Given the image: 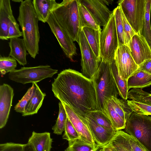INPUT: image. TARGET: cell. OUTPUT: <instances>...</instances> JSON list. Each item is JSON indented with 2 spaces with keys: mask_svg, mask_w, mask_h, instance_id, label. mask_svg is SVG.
Instances as JSON below:
<instances>
[{
  "mask_svg": "<svg viewBox=\"0 0 151 151\" xmlns=\"http://www.w3.org/2000/svg\"><path fill=\"white\" fill-rule=\"evenodd\" d=\"M36 83H32V86L29 88L22 99L15 106L14 110L17 112L22 114L25 106L32 98L35 91Z\"/></svg>",
  "mask_w": 151,
  "mask_h": 151,
  "instance_id": "cell-36",
  "label": "cell"
},
{
  "mask_svg": "<svg viewBox=\"0 0 151 151\" xmlns=\"http://www.w3.org/2000/svg\"><path fill=\"white\" fill-rule=\"evenodd\" d=\"M128 47L134 60L138 66L145 60L151 59V49L141 34L134 35L129 42Z\"/></svg>",
  "mask_w": 151,
  "mask_h": 151,
  "instance_id": "cell-13",
  "label": "cell"
},
{
  "mask_svg": "<svg viewBox=\"0 0 151 151\" xmlns=\"http://www.w3.org/2000/svg\"><path fill=\"white\" fill-rule=\"evenodd\" d=\"M125 129L147 151H151V116L133 112L126 120Z\"/></svg>",
  "mask_w": 151,
  "mask_h": 151,
  "instance_id": "cell-5",
  "label": "cell"
},
{
  "mask_svg": "<svg viewBox=\"0 0 151 151\" xmlns=\"http://www.w3.org/2000/svg\"><path fill=\"white\" fill-rule=\"evenodd\" d=\"M52 142L50 133L33 131L27 144L32 147L34 151H50Z\"/></svg>",
  "mask_w": 151,
  "mask_h": 151,
  "instance_id": "cell-18",
  "label": "cell"
},
{
  "mask_svg": "<svg viewBox=\"0 0 151 151\" xmlns=\"http://www.w3.org/2000/svg\"><path fill=\"white\" fill-rule=\"evenodd\" d=\"M121 11L122 17L125 44V45L128 46L129 42L131 39L136 33L127 20L122 10Z\"/></svg>",
  "mask_w": 151,
  "mask_h": 151,
  "instance_id": "cell-39",
  "label": "cell"
},
{
  "mask_svg": "<svg viewBox=\"0 0 151 151\" xmlns=\"http://www.w3.org/2000/svg\"><path fill=\"white\" fill-rule=\"evenodd\" d=\"M13 16L10 0H0V39L7 40L9 23Z\"/></svg>",
  "mask_w": 151,
  "mask_h": 151,
  "instance_id": "cell-17",
  "label": "cell"
},
{
  "mask_svg": "<svg viewBox=\"0 0 151 151\" xmlns=\"http://www.w3.org/2000/svg\"><path fill=\"white\" fill-rule=\"evenodd\" d=\"M45 96V93L41 91L36 83L35 93L25 106L24 111L22 114V116H24L37 114L42 105Z\"/></svg>",
  "mask_w": 151,
  "mask_h": 151,
  "instance_id": "cell-22",
  "label": "cell"
},
{
  "mask_svg": "<svg viewBox=\"0 0 151 151\" xmlns=\"http://www.w3.org/2000/svg\"><path fill=\"white\" fill-rule=\"evenodd\" d=\"M101 148L102 151H116L115 148L109 142Z\"/></svg>",
  "mask_w": 151,
  "mask_h": 151,
  "instance_id": "cell-44",
  "label": "cell"
},
{
  "mask_svg": "<svg viewBox=\"0 0 151 151\" xmlns=\"http://www.w3.org/2000/svg\"><path fill=\"white\" fill-rule=\"evenodd\" d=\"M87 114L90 115L101 126L112 132L114 133L116 131L109 118L102 111L95 110L91 111Z\"/></svg>",
  "mask_w": 151,
  "mask_h": 151,
  "instance_id": "cell-34",
  "label": "cell"
},
{
  "mask_svg": "<svg viewBox=\"0 0 151 151\" xmlns=\"http://www.w3.org/2000/svg\"><path fill=\"white\" fill-rule=\"evenodd\" d=\"M54 96L80 116L96 110V92L93 80L71 69L58 74L52 84Z\"/></svg>",
  "mask_w": 151,
  "mask_h": 151,
  "instance_id": "cell-1",
  "label": "cell"
},
{
  "mask_svg": "<svg viewBox=\"0 0 151 151\" xmlns=\"http://www.w3.org/2000/svg\"><path fill=\"white\" fill-rule=\"evenodd\" d=\"M118 5L136 34L141 33L145 20L146 0H122Z\"/></svg>",
  "mask_w": 151,
  "mask_h": 151,
  "instance_id": "cell-8",
  "label": "cell"
},
{
  "mask_svg": "<svg viewBox=\"0 0 151 151\" xmlns=\"http://www.w3.org/2000/svg\"><path fill=\"white\" fill-rule=\"evenodd\" d=\"M82 30L94 53L101 62V60L100 56V41L101 29L96 30L85 27Z\"/></svg>",
  "mask_w": 151,
  "mask_h": 151,
  "instance_id": "cell-23",
  "label": "cell"
},
{
  "mask_svg": "<svg viewBox=\"0 0 151 151\" xmlns=\"http://www.w3.org/2000/svg\"><path fill=\"white\" fill-rule=\"evenodd\" d=\"M151 0H146L145 20L141 34L145 37L151 49Z\"/></svg>",
  "mask_w": 151,
  "mask_h": 151,
  "instance_id": "cell-29",
  "label": "cell"
},
{
  "mask_svg": "<svg viewBox=\"0 0 151 151\" xmlns=\"http://www.w3.org/2000/svg\"><path fill=\"white\" fill-rule=\"evenodd\" d=\"M34 10L39 21L47 22L58 3L55 0H33Z\"/></svg>",
  "mask_w": 151,
  "mask_h": 151,
  "instance_id": "cell-20",
  "label": "cell"
},
{
  "mask_svg": "<svg viewBox=\"0 0 151 151\" xmlns=\"http://www.w3.org/2000/svg\"><path fill=\"white\" fill-rule=\"evenodd\" d=\"M110 99L115 111L126 122L129 116L133 112L128 104L127 100L118 99L117 97L114 96Z\"/></svg>",
  "mask_w": 151,
  "mask_h": 151,
  "instance_id": "cell-28",
  "label": "cell"
},
{
  "mask_svg": "<svg viewBox=\"0 0 151 151\" xmlns=\"http://www.w3.org/2000/svg\"><path fill=\"white\" fill-rule=\"evenodd\" d=\"M139 66V70L151 74V59L145 60Z\"/></svg>",
  "mask_w": 151,
  "mask_h": 151,
  "instance_id": "cell-43",
  "label": "cell"
},
{
  "mask_svg": "<svg viewBox=\"0 0 151 151\" xmlns=\"http://www.w3.org/2000/svg\"><path fill=\"white\" fill-rule=\"evenodd\" d=\"M130 135L119 130L115 132L109 142L116 151H133L129 142Z\"/></svg>",
  "mask_w": 151,
  "mask_h": 151,
  "instance_id": "cell-24",
  "label": "cell"
},
{
  "mask_svg": "<svg viewBox=\"0 0 151 151\" xmlns=\"http://www.w3.org/2000/svg\"><path fill=\"white\" fill-rule=\"evenodd\" d=\"M57 70L50 65H41L32 67H23L15 69L9 74L10 80L23 84L39 82L48 78H51L57 73Z\"/></svg>",
  "mask_w": 151,
  "mask_h": 151,
  "instance_id": "cell-6",
  "label": "cell"
},
{
  "mask_svg": "<svg viewBox=\"0 0 151 151\" xmlns=\"http://www.w3.org/2000/svg\"><path fill=\"white\" fill-rule=\"evenodd\" d=\"M79 0H64L58 3L53 11L56 19L73 41L79 42Z\"/></svg>",
  "mask_w": 151,
  "mask_h": 151,
  "instance_id": "cell-4",
  "label": "cell"
},
{
  "mask_svg": "<svg viewBox=\"0 0 151 151\" xmlns=\"http://www.w3.org/2000/svg\"><path fill=\"white\" fill-rule=\"evenodd\" d=\"M58 105L59 111L58 117L52 129L54 133L57 135H61L65 130L67 116L62 103L60 102Z\"/></svg>",
  "mask_w": 151,
  "mask_h": 151,
  "instance_id": "cell-30",
  "label": "cell"
},
{
  "mask_svg": "<svg viewBox=\"0 0 151 151\" xmlns=\"http://www.w3.org/2000/svg\"><path fill=\"white\" fill-rule=\"evenodd\" d=\"M79 26L80 29L85 27L91 28L98 30L101 28L93 17L90 13L79 1L78 6Z\"/></svg>",
  "mask_w": 151,
  "mask_h": 151,
  "instance_id": "cell-26",
  "label": "cell"
},
{
  "mask_svg": "<svg viewBox=\"0 0 151 151\" xmlns=\"http://www.w3.org/2000/svg\"><path fill=\"white\" fill-rule=\"evenodd\" d=\"M80 3L87 9L97 24L105 26L113 14L106 6L104 0H79Z\"/></svg>",
  "mask_w": 151,
  "mask_h": 151,
  "instance_id": "cell-12",
  "label": "cell"
},
{
  "mask_svg": "<svg viewBox=\"0 0 151 151\" xmlns=\"http://www.w3.org/2000/svg\"><path fill=\"white\" fill-rule=\"evenodd\" d=\"M64 131L63 139L68 142L80 138L79 134L68 117Z\"/></svg>",
  "mask_w": 151,
  "mask_h": 151,
  "instance_id": "cell-38",
  "label": "cell"
},
{
  "mask_svg": "<svg viewBox=\"0 0 151 151\" xmlns=\"http://www.w3.org/2000/svg\"><path fill=\"white\" fill-rule=\"evenodd\" d=\"M81 58L82 73L92 79L98 70L100 62L89 45L82 30L79 32V42Z\"/></svg>",
  "mask_w": 151,
  "mask_h": 151,
  "instance_id": "cell-9",
  "label": "cell"
},
{
  "mask_svg": "<svg viewBox=\"0 0 151 151\" xmlns=\"http://www.w3.org/2000/svg\"><path fill=\"white\" fill-rule=\"evenodd\" d=\"M47 22L66 56L73 60V57L77 54L75 44L69 35L60 26L53 12L50 15Z\"/></svg>",
  "mask_w": 151,
  "mask_h": 151,
  "instance_id": "cell-10",
  "label": "cell"
},
{
  "mask_svg": "<svg viewBox=\"0 0 151 151\" xmlns=\"http://www.w3.org/2000/svg\"><path fill=\"white\" fill-rule=\"evenodd\" d=\"M129 142L133 151H147L142 145L134 137L130 135Z\"/></svg>",
  "mask_w": 151,
  "mask_h": 151,
  "instance_id": "cell-42",
  "label": "cell"
},
{
  "mask_svg": "<svg viewBox=\"0 0 151 151\" xmlns=\"http://www.w3.org/2000/svg\"><path fill=\"white\" fill-rule=\"evenodd\" d=\"M12 1L15 2H22L23 1L22 0H12Z\"/></svg>",
  "mask_w": 151,
  "mask_h": 151,
  "instance_id": "cell-46",
  "label": "cell"
},
{
  "mask_svg": "<svg viewBox=\"0 0 151 151\" xmlns=\"http://www.w3.org/2000/svg\"><path fill=\"white\" fill-rule=\"evenodd\" d=\"M113 11L114 17L119 45H125L122 17L120 7L118 5Z\"/></svg>",
  "mask_w": 151,
  "mask_h": 151,
  "instance_id": "cell-32",
  "label": "cell"
},
{
  "mask_svg": "<svg viewBox=\"0 0 151 151\" xmlns=\"http://www.w3.org/2000/svg\"><path fill=\"white\" fill-rule=\"evenodd\" d=\"M17 20L22 29L23 39L29 54L35 59L39 53L40 39L39 19L34 9L32 1L21 3Z\"/></svg>",
  "mask_w": 151,
  "mask_h": 151,
  "instance_id": "cell-2",
  "label": "cell"
},
{
  "mask_svg": "<svg viewBox=\"0 0 151 151\" xmlns=\"http://www.w3.org/2000/svg\"><path fill=\"white\" fill-rule=\"evenodd\" d=\"M62 103L66 112L67 117L79 134L80 139L94 147H99L95 142L90 129L84 121L70 107Z\"/></svg>",
  "mask_w": 151,
  "mask_h": 151,
  "instance_id": "cell-14",
  "label": "cell"
},
{
  "mask_svg": "<svg viewBox=\"0 0 151 151\" xmlns=\"http://www.w3.org/2000/svg\"><path fill=\"white\" fill-rule=\"evenodd\" d=\"M100 148L94 147L80 138L68 141V146L64 151H97Z\"/></svg>",
  "mask_w": 151,
  "mask_h": 151,
  "instance_id": "cell-33",
  "label": "cell"
},
{
  "mask_svg": "<svg viewBox=\"0 0 151 151\" xmlns=\"http://www.w3.org/2000/svg\"><path fill=\"white\" fill-rule=\"evenodd\" d=\"M114 60L120 75L127 80L139 68L132 58L129 48L126 45H119Z\"/></svg>",
  "mask_w": 151,
  "mask_h": 151,
  "instance_id": "cell-11",
  "label": "cell"
},
{
  "mask_svg": "<svg viewBox=\"0 0 151 151\" xmlns=\"http://www.w3.org/2000/svg\"><path fill=\"white\" fill-rule=\"evenodd\" d=\"M129 107L134 113L139 114L151 115V105L133 100H127Z\"/></svg>",
  "mask_w": 151,
  "mask_h": 151,
  "instance_id": "cell-35",
  "label": "cell"
},
{
  "mask_svg": "<svg viewBox=\"0 0 151 151\" xmlns=\"http://www.w3.org/2000/svg\"><path fill=\"white\" fill-rule=\"evenodd\" d=\"M111 73L119 92V94L122 99L127 100L129 90L127 80L123 78L120 75L114 60L110 62Z\"/></svg>",
  "mask_w": 151,
  "mask_h": 151,
  "instance_id": "cell-25",
  "label": "cell"
},
{
  "mask_svg": "<svg viewBox=\"0 0 151 151\" xmlns=\"http://www.w3.org/2000/svg\"><path fill=\"white\" fill-rule=\"evenodd\" d=\"M150 93L151 94V91H150Z\"/></svg>",
  "mask_w": 151,
  "mask_h": 151,
  "instance_id": "cell-48",
  "label": "cell"
},
{
  "mask_svg": "<svg viewBox=\"0 0 151 151\" xmlns=\"http://www.w3.org/2000/svg\"><path fill=\"white\" fill-rule=\"evenodd\" d=\"M93 80L96 92L97 109L106 115V102L119 92L111 73L110 62L101 60Z\"/></svg>",
  "mask_w": 151,
  "mask_h": 151,
  "instance_id": "cell-3",
  "label": "cell"
},
{
  "mask_svg": "<svg viewBox=\"0 0 151 151\" xmlns=\"http://www.w3.org/2000/svg\"><path fill=\"white\" fill-rule=\"evenodd\" d=\"M10 48L9 56L14 59L20 65L24 66L27 64L26 56L28 53L23 39L19 37L10 39L9 42Z\"/></svg>",
  "mask_w": 151,
  "mask_h": 151,
  "instance_id": "cell-19",
  "label": "cell"
},
{
  "mask_svg": "<svg viewBox=\"0 0 151 151\" xmlns=\"http://www.w3.org/2000/svg\"><path fill=\"white\" fill-rule=\"evenodd\" d=\"M127 98L151 105V94L142 88H132L128 91Z\"/></svg>",
  "mask_w": 151,
  "mask_h": 151,
  "instance_id": "cell-31",
  "label": "cell"
},
{
  "mask_svg": "<svg viewBox=\"0 0 151 151\" xmlns=\"http://www.w3.org/2000/svg\"><path fill=\"white\" fill-rule=\"evenodd\" d=\"M26 144L12 142L0 144V151H23Z\"/></svg>",
  "mask_w": 151,
  "mask_h": 151,
  "instance_id": "cell-41",
  "label": "cell"
},
{
  "mask_svg": "<svg viewBox=\"0 0 151 151\" xmlns=\"http://www.w3.org/2000/svg\"><path fill=\"white\" fill-rule=\"evenodd\" d=\"M119 42L114 16L113 14L101 31L100 52L101 60L111 62L114 59Z\"/></svg>",
  "mask_w": 151,
  "mask_h": 151,
  "instance_id": "cell-7",
  "label": "cell"
},
{
  "mask_svg": "<svg viewBox=\"0 0 151 151\" xmlns=\"http://www.w3.org/2000/svg\"><path fill=\"white\" fill-rule=\"evenodd\" d=\"M17 61L11 56L0 57V71L2 75H5L15 69L17 66Z\"/></svg>",
  "mask_w": 151,
  "mask_h": 151,
  "instance_id": "cell-37",
  "label": "cell"
},
{
  "mask_svg": "<svg viewBox=\"0 0 151 151\" xmlns=\"http://www.w3.org/2000/svg\"><path fill=\"white\" fill-rule=\"evenodd\" d=\"M100 148L101 149H99V150H98L97 151H102L101 148Z\"/></svg>",
  "mask_w": 151,
  "mask_h": 151,
  "instance_id": "cell-47",
  "label": "cell"
},
{
  "mask_svg": "<svg viewBox=\"0 0 151 151\" xmlns=\"http://www.w3.org/2000/svg\"><path fill=\"white\" fill-rule=\"evenodd\" d=\"M106 115L116 131L125 128L126 122L115 111L110 99L106 102Z\"/></svg>",
  "mask_w": 151,
  "mask_h": 151,
  "instance_id": "cell-27",
  "label": "cell"
},
{
  "mask_svg": "<svg viewBox=\"0 0 151 151\" xmlns=\"http://www.w3.org/2000/svg\"><path fill=\"white\" fill-rule=\"evenodd\" d=\"M81 117L88 126L95 142L100 148L110 142L115 132H112L99 124L88 114L84 117Z\"/></svg>",
  "mask_w": 151,
  "mask_h": 151,
  "instance_id": "cell-15",
  "label": "cell"
},
{
  "mask_svg": "<svg viewBox=\"0 0 151 151\" xmlns=\"http://www.w3.org/2000/svg\"><path fill=\"white\" fill-rule=\"evenodd\" d=\"M23 151H34L32 147L27 144H26Z\"/></svg>",
  "mask_w": 151,
  "mask_h": 151,
  "instance_id": "cell-45",
  "label": "cell"
},
{
  "mask_svg": "<svg viewBox=\"0 0 151 151\" xmlns=\"http://www.w3.org/2000/svg\"><path fill=\"white\" fill-rule=\"evenodd\" d=\"M22 36V32L19 29V25L17 22L14 16L12 17L9 23L8 39L19 37Z\"/></svg>",
  "mask_w": 151,
  "mask_h": 151,
  "instance_id": "cell-40",
  "label": "cell"
},
{
  "mask_svg": "<svg viewBox=\"0 0 151 151\" xmlns=\"http://www.w3.org/2000/svg\"><path fill=\"white\" fill-rule=\"evenodd\" d=\"M14 95L11 86L4 83L0 86V128L6 125L9 117Z\"/></svg>",
  "mask_w": 151,
  "mask_h": 151,
  "instance_id": "cell-16",
  "label": "cell"
},
{
  "mask_svg": "<svg viewBox=\"0 0 151 151\" xmlns=\"http://www.w3.org/2000/svg\"><path fill=\"white\" fill-rule=\"evenodd\" d=\"M128 90L131 88H140L149 87L151 85V74L139 68L128 79Z\"/></svg>",
  "mask_w": 151,
  "mask_h": 151,
  "instance_id": "cell-21",
  "label": "cell"
}]
</instances>
